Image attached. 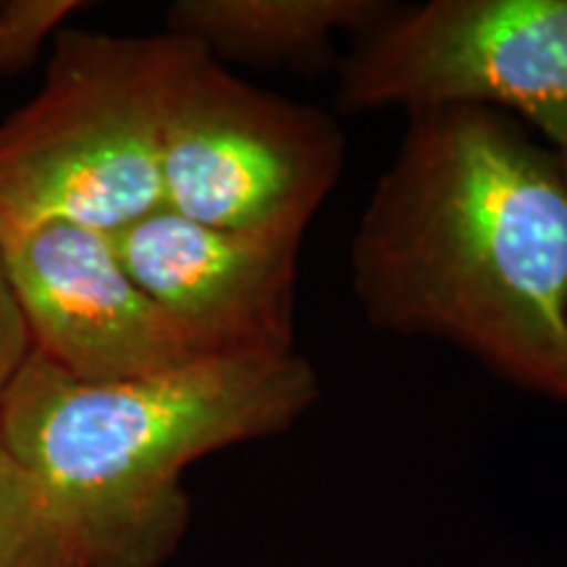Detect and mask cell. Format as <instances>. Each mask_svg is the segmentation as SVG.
<instances>
[{
  "label": "cell",
  "mask_w": 567,
  "mask_h": 567,
  "mask_svg": "<svg viewBox=\"0 0 567 567\" xmlns=\"http://www.w3.org/2000/svg\"><path fill=\"white\" fill-rule=\"evenodd\" d=\"M30 331H27L24 316H21L17 295H13L3 239H0V394L11 384V379L30 358Z\"/></svg>",
  "instance_id": "8fae6325"
},
{
  "label": "cell",
  "mask_w": 567,
  "mask_h": 567,
  "mask_svg": "<svg viewBox=\"0 0 567 567\" xmlns=\"http://www.w3.org/2000/svg\"><path fill=\"white\" fill-rule=\"evenodd\" d=\"M32 352L103 384L200 360L126 271L111 234L66 221L0 226Z\"/></svg>",
  "instance_id": "8992f818"
},
{
  "label": "cell",
  "mask_w": 567,
  "mask_h": 567,
  "mask_svg": "<svg viewBox=\"0 0 567 567\" xmlns=\"http://www.w3.org/2000/svg\"><path fill=\"white\" fill-rule=\"evenodd\" d=\"M0 567H76L30 471L0 442Z\"/></svg>",
  "instance_id": "9c48e42d"
},
{
  "label": "cell",
  "mask_w": 567,
  "mask_h": 567,
  "mask_svg": "<svg viewBox=\"0 0 567 567\" xmlns=\"http://www.w3.org/2000/svg\"><path fill=\"white\" fill-rule=\"evenodd\" d=\"M318 400L300 352L200 358L103 384L30 352L0 394V442L40 484L76 567H161L189 528L184 467L284 434Z\"/></svg>",
  "instance_id": "7a4b0ae2"
},
{
  "label": "cell",
  "mask_w": 567,
  "mask_h": 567,
  "mask_svg": "<svg viewBox=\"0 0 567 567\" xmlns=\"http://www.w3.org/2000/svg\"><path fill=\"white\" fill-rule=\"evenodd\" d=\"M339 109L507 113L567 153V0L392 6L352 40Z\"/></svg>",
  "instance_id": "5b68a950"
},
{
  "label": "cell",
  "mask_w": 567,
  "mask_h": 567,
  "mask_svg": "<svg viewBox=\"0 0 567 567\" xmlns=\"http://www.w3.org/2000/svg\"><path fill=\"white\" fill-rule=\"evenodd\" d=\"M82 3L74 0H9L0 3V76L19 74L38 59L42 42Z\"/></svg>",
  "instance_id": "30bf717a"
},
{
  "label": "cell",
  "mask_w": 567,
  "mask_h": 567,
  "mask_svg": "<svg viewBox=\"0 0 567 567\" xmlns=\"http://www.w3.org/2000/svg\"><path fill=\"white\" fill-rule=\"evenodd\" d=\"M394 3L384 0H179L168 30L195 40L216 61L305 66L331 53L339 32L358 38Z\"/></svg>",
  "instance_id": "ba28073f"
},
{
  "label": "cell",
  "mask_w": 567,
  "mask_h": 567,
  "mask_svg": "<svg viewBox=\"0 0 567 567\" xmlns=\"http://www.w3.org/2000/svg\"><path fill=\"white\" fill-rule=\"evenodd\" d=\"M368 323L567 405V161L507 113L410 111L350 247Z\"/></svg>",
  "instance_id": "6da1fadb"
},
{
  "label": "cell",
  "mask_w": 567,
  "mask_h": 567,
  "mask_svg": "<svg viewBox=\"0 0 567 567\" xmlns=\"http://www.w3.org/2000/svg\"><path fill=\"white\" fill-rule=\"evenodd\" d=\"M111 243L197 358L274 360L297 352L302 239L210 229L161 208L113 231Z\"/></svg>",
  "instance_id": "52a82bcc"
},
{
  "label": "cell",
  "mask_w": 567,
  "mask_h": 567,
  "mask_svg": "<svg viewBox=\"0 0 567 567\" xmlns=\"http://www.w3.org/2000/svg\"><path fill=\"white\" fill-rule=\"evenodd\" d=\"M563 155H565V161H567V153H563Z\"/></svg>",
  "instance_id": "7c38bea8"
},
{
  "label": "cell",
  "mask_w": 567,
  "mask_h": 567,
  "mask_svg": "<svg viewBox=\"0 0 567 567\" xmlns=\"http://www.w3.org/2000/svg\"><path fill=\"white\" fill-rule=\"evenodd\" d=\"M161 109L163 208L210 229L305 239L344 168L329 113L258 90L168 32Z\"/></svg>",
  "instance_id": "277c9868"
},
{
  "label": "cell",
  "mask_w": 567,
  "mask_h": 567,
  "mask_svg": "<svg viewBox=\"0 0 567 567\" xmlns=\"http://www.w3.org/2000/svg\"><path fill=\"white\" fill-rule=\"evenodd\" d=\"M168 48V32L55 34L40 92L0 124V226L113 234L163 208Z\"/></svg>",
  "instance_id": "3957f363"
}]
</instances>
